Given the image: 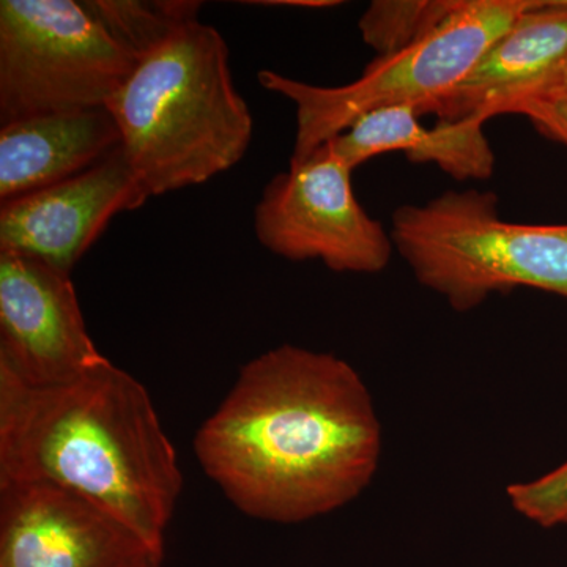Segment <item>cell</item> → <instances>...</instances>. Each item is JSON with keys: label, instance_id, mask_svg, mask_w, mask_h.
<instances>
[{"label": "cell", "instance_id": "obj_17", "mask_svg": "<svg viewBox=\"0 0 567 567\" xmlns=\"http://www.w3.org/2000/svg\"><path fill=\"white\" fill-rule=\"evenodd\" d=\"M563 93H567V65L561 76H559L557 84L551 87V91L548 92L546 96L563 95ZM540 99H543V96H540Z\"/></svg>", "mask_w": 567, "mask_h": 567}, {"label": "cell", "instance_id": "obj_4", "mask_svg": "<svg viewBox=\"0 0 567 567\" xmlns=\"http://www.w3.org/2000/svg\"><path fill=\"white\" fill-rule=\"evenodd\" d=\"M390 234L421 286L458 312L516 287L567 298V224L506 221L495 193L451 189L402 205Z\"/></svg>", "mask_w": 567, "mask_h": 567}, {"label": "cell", "instance_id": "obj_2", "mask_svg": "<svg viewBox=\"0 0 567 567\" xmlns=\"http://www.w3.org/2000/svg\"><path fill=\"white\" fill-rule=\"evenodd\" d=\"M3 483L84 496L163 555L183 476L151 394L110 361L55 386H31L0 369Z\"/></svg>", "mask_w": 567, "mask_h": 567}, {"label": "cell", "instance_id": "obj_9", "mask_svg": "<svg viewBox=\"0 0 567 567\" xmlns=\"http://www.w3.org/2000/svg\"><path fill=\"white\" fill-rule=\"evenodd\" d=\"M163 561L128 525L50 484H0V567H144Z\"/></svg>", "mask_w": 567, "mask_h": 567}, {"label": "cell", "instance_id": "obj_13", "mask_svg": "<svg viewBox=\"0 0 567 567\" xmlns=\"http://www.w3.org/2000/svg\"><path fill=\"white\" fill-rule=\"evenodd\" d=\"M415 107L369 112L333 141L336 153L352 169L388 152H402L412 163L435 164L456 181H487L495 169L480 115L424 126Z\"/></svg>", "mask_w": 567, "mask_h": 567}, {"label": "cell", "instance_id": "obj_10", "mask_svg": "<svg viewBox=\"0 0 567 567\" xmlns=\"http://www.w3.org/2000/svg\"><path fill=\"white\" fill-rule=\"evenodd\" d=\"M148 194L121 147L91 169L0 207V252L70 275L112 218L137 210Z\"/></svg>", "mask_w": 567, "mask_h": 567}, {"label": "cell", "instance_id": "obj_16", "mask_svg": "<svg viewBox=\"0 0 567 567\" xmlns=\"http://www.w3.org/2000/svg\"><path fill=\"white\" fill-rule=\"evenodd\" d=\"M505 114L525 115L544 136L567 145V93L525 100L507 107Z\"/></svg>", "mask_w": 567, "mask_h": 567}, {"label": "cell", "instance_id": "obj_14", "mask_svg": "<svg viewBox=\"0 0 567 567\" xmlns=\"http://www.w3.org/2000/svg\"><path fill=\"white\" fill-rule=\"evenodd\" d=\"M462 3L464 0H380L371 3L358 25L364 43L379 55L393 54L434 31Z\"/></svg>", "mask_w": 567, "mask_h": 567}, {"label": "cell", "instance_id": "obj_1", "mask_svg": "<svg viewBox=\"0 0 567 567\" xmlns=\"http://www.w3.org/2000/svg\"><path fill=\"white\" fill-rule=\"evenodd\" d=\"M382 451L374 402L341 358L284 344L254 358L194 436L205 475L246 516L298 524L352 502Z\"/></svg>", "mask_w": 567, "mask_h": 567}, {"label": "cell", "instance_id": "obj_15", "mask_svg": "<svg viewBox=\"0 0 567 567\" xmlns=\"http://www.w3.org/2000/svg\"><path fill=\"white\" fill-rule=\"evenodd\" d=\"M511 505L543 528L567 525V462L547 475L507 487Z\"/></svg>", "mask_w": 567, "mask_h": 567}, {"label": "cell", "instance_id": "obj_18", "mask_svg": "<svg viewBox=\"0 0 567 567\" xmlns=\"http://www.w3.org/2000/svg\"><path fill=\"white\" fill-rule=\"evenodd\" d=\"M144 567H163V561L152 563V565L144 566Z\"/></svg>", "mask_w": 567, "mask_h": 567}, {"label": "cell", "instance_id": "obj_6", "mask_svg": "<svg viewBox=\"0 0 567 567\" xmlns=\"http://www.w3.org/2000/svg\"><path fill=\"white\" fill-rule=\"evenodd\" d=\"M535 3L536 0H464L423 39L393 54L379 55L358 80L336 87L260 70L259 84L295 104L297 132L290 162H301L369 112L410 106L420 115L427 114Z\"/></svg>", "mask_w": 567, "mask_h": 567}, {"label": "cell", "instance_id": "obj_11", "mask_svg": "<svg viewBox=\"0 0 567 567\" xmlns=\"http://www.w3.org/2000/svg\"><path fill=\"white\" fill-rule=\"evenodd\" d=\"M566 65L567 0H536L427 114L439 121L473 115L491 121L513 104L546 96Z\"/></svg>", "mask_w": 567, "mask_h": 567}, {"label": "cell", "instance_id": "obj_7", "mask_svg": "<svg viewBox=\"0 0 567 567\" xmlns=\"http://www.w3.org/2000/svg\"><path fill=\"white\" fill-rule=\"evenodd\" d=\"M352 167L327 142L265 186L254 233L284 259L320 260L336 274L374 275L391 262L394 245L383 224L358 203Z\"/></svg>", "mask_w": 567, "mask_h": 567}, {"label": "cell", "instance_id": "obj_5", "mask_svg": "<svg viewBox=\"0 0 567 567\" xmlns=\"http://www.w3.org/2000/svg\"><path fill=\"white\" fill-rule=\"evenodd\" d=\"M123 0L0 2V123L106 106L144 58Z\"/></svg>", "mask_w": 567, "mask_h": 567}, {"label": "cell", "instance_id": "obj_8", "mask_svg": "<svg viewBox=\"0 0 567 567\" xmlns=\"http://www.w3.org/2000/svg\"><path fill=\"white\" fill-rule=\"evenodd\" d=\"M107 363L85 327L71 276L0 252V369L31 386H55Z\"/></svg>", "mask_w": 567, "mask_h": 567}, {"label": "cell", "instance_id": "obj_12", "mask_svg": "<svg viewBox=\"0 0 567 567\" xmlns=\"http://www.w3.org/2000/svg\"><path fill=\"white\" fill-rule=\"evenodd\" d=\"M122 145L106 106L31 115L0 128V200L50 188L91 169Z\"/></svg>", "mask_w": 567, "mask_h": 567}, {"label": "cell", "instance_id": "obj_3", "mask_svg": "<svg viewBox=\"0 0 567 567\" xmlns=\"http://www.w3.org/2000/svg\"><path fill=\"white\" fill-rule=\"evenodd\" d=\"M106 107L151 197L212 181L251 144L252 115L235 89L229 48L200 20L145 54Z\"/></svg>", "mask_w": 567, "mask_h": 567}]
</instances>
